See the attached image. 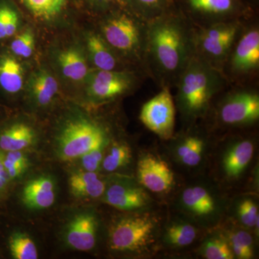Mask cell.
Instances as JSON below:
<instances>
[{"mask_svg": "<svg viewBox=\"0 0 259 259\" xmlns=\"http://www.w3.org/2000/svg\"><path fill=\"white\" fill-rule=\"evenodd\" d=\"M194 50V26L175 4L148 23L145 72L161 88H175Z\"/></svg>", "mask_w": 259, "mask_h": 259, "instance_id": "obj_1", "label": "cell"}, {"mask_svg": "<svg viewBox=\"0 0 259 259\" xmlns=\"http://www.w3.org/2000/svg\"><path fill=\"white\" fill-rule=\"evenodd\" d=\"M228 84L222 71L194 54L175 86L181 112L191 119L203 115L212 97Z\"/></svg>", "mask_w": 259, "mask_h": 259, "instance_id": "obj_2", "label": "cell"}, {"mask_svg": "<svg viewBox=\"0 0 259 259\" xmlns=\"http://www.w3.org/2000/svg\"><path fill=\"white\" fill-rule=\"evenodd\" d=\"M148 23L124 8L109 16L102 25L104 40L114 51L134 61L146 77L144 61Z\"/></svg>", "mask_w": 259, "mask_h": 259, "instance_id": "obj_3", "label": "cell"}, {"mask_svg": "<svg viewBox=\"0 0 259 259\" xmlns=\"http://www.w3.org/2000/svg\"><path fill=\"white\" fill-rule=\"evenodd\" d=\"M248 20H231L194 27L195 55L222 71L233 44Z\"/></svg>", "mask_w": 259, "mask_h": 259, "instance_id": "obj_4", "label": "cell"}, {"mask_svg": "<svg viewBox=\"0 0 259 259\" xmlns=\"http://www.w3.org/2000/svg\"><path fill=\"white\" fill-rule=\"evenodd\" d=\"M251 19L245 22L223 66V74L229 83L244 84L258 74L259 28Z\"/></svg>", "mask_w": 259, "mask_h": 259, "instance_id": "obj_5", "label": "cell"}, {"mask_svg": "<svg viewBox=\"0 0 259 259\" xmlns=\"http://www.w3.org/2000/svg\"><path fill=\"white\" fill-rule=\"evenodd\" d=\"M193 24L202 27L220 22L253 18L255 10L243 0H173Z\"/></svg>", "mask_w": 259, "mask_h": 259, "instance_id": "obj_6", "label": "cell"}, {"mask_svg": "<svg viewBox=\"0 0 259 259\" xmlns=\"http://www.w3.org/2000/svg\"><path fill=\"white\" fill-rule=\"evenodd\" d=\"M106 144V135L102 127L93 121L78 119L69 121L61 129L56 141V151L61 159L73 161Z\"/></svg>", "mask_w": 259, "mask_h": 259, "instance_id": "obj_7", "label": "cell"}, {"mask_svg": "<svg viewBox=\"0 0 259 259\" xmlns=\"http://www.w3.org/2000/svg\"><path fill=\"white\" fill-rule=\"evenodd\" d=\"M156 228V221L147 214L121 218L110 230V248L121 253H141L153 243Z\"/></svg>", "mask_w": 259, "mask_h": 259, "instance_id": "obj_8", "label": "cell"}, {"mask_svg": "<svg viewBox=\"0 0 259 259\" xmlns=\"http://www.w3.org/2000/svg\"><path fill=\"white\" fill-rule=\"evenodd\" d=\"M176 107L171 90L161 91L143 105L140 120L153 134L162 139H171L175 132Z\"/></svg>", "mask_w": 259, "mask_h": 259, "instance_id": "obj_9", "label": "cell"}, {"mask_svg": "<svg viewBox=\"0 0 259 259\" xmlns=\"http://www.w3.org/2000/svg\"><path fill=\"white\" fill-rule=\"evenodd\" d=\"M218 117L226 125L253 123L259 118L258 93L245 88L231 92L220 105Z\"/></svg>", "mask_w": 259, "mask_h": 259, "instance_id": "obj_10", "label": "cell"}, {"mask_svg": "<svg viewBox=\"0 0 259 259\" xmlns=\"http://www.w3.org/2000/svg\"><path fill=\"white\" fill-rule=\"evenodd\" d=\"M132 71H102L93 75L90 83V95L97 100H111L124 95L139 82L138 76Z\"/></svg>", "mask_w": 259, "mask_h": 259, "instance_id": "obj_11", "label": "cell"}, {"mask_svg": "<svg viewBox=\"0 0 259 259\" xmlns=\"http://www.w3.org/2000/svg\"><path fill=\"white\" fill-rule=\"evenodd\" d=\"M138 178L141 185L155 193L168 192L174 184V174L168 163L151 154L139 160Z\"/></svg>", "mask_w": 259, "mask_h": 259, "instance_id": "obj_12", "label": "cell"}, {"mask_svg": "<svg viewBox=\"0 0 259 259\" xmlns=\"http://www.w3.org/2000/svg\"><path fill=\"white\" fill-rule=\"evenodd\" d=\"M97 221L93 213L80 212L71 218L66 225L64 239L72 249L89 251L96 245Z\"/></svg>", "mask_w": 259, "mask_h": 259, "instance_id": "obj_13", "label": "cell"}, {"mask_svg": "<svg viewBox=\"0 0 259 259\" xmlns=\"http://www.w3.org/2000/svg\"><path fill=\"white\" fill-rule=\"evenodd\" d=\"M103 199L107 204L122 211H134L144 208L149 199L141 187L127 182H116L106 187Z\"/></svg>", "mask_w": 259, "mask_h": 259, "instance_id": "obj_14", "label": "cell"}, {"mask_svg": "<svg viewBox=\"0 0 259 259\" xmlns=\"http://www.w3.org/2000/svg\"><path fill=\"white\" fill-rule=\"evenodd\" d=\"M22 200L30 209L40 210L51 207L56 200L54 179L49 175H42L28 181L24 186Z\"/></svg>", "mask_w": 259, "mask_h": 259, "instance_id": "obj_15", "label": "cell"}, {"mask_svg": "<svg viewBox=\"0 0 259 259\" xmlns=\"http://www.w3.org/2000/svg\"><path fill=\"white\" fill-rule=\"evenodd\" d=\"M71 193L76 198L97 199L103 196L106 185L97 172L76 171L69 177Z\"/></svg>", "mask_w": 259, "mask_h": 259, "instance_id": "obj_16", "label": "cell"}, {"mask_svg": "<svg viewBox=\"0 0 259 259\" xmlns=\"http://www.w3.org/2000/svg\"><path fill=\"white\" fill-rule=\"evenodd\" d=\"M253 150V143L249 140L233 145L223 158V166L227 176L231 178L239 177L251 161Z\"/></svg>", "mask_w": 259, "mask_h": 259, "instance_id": "obj_17", "label": "cell"}, {"mask_svg": "<svg viewBox=\"0 0 259 259\" xmlns=\"http://www.w3.org/2000/svg\"><path fill=\"white\" fill-rule=\"evenodd\" d=\"M35 131L25 123H17L0 134V149L4 151H24L35 143Z\"/></svg>", "mask_w": 259, "mask_h": 259, "instance_id": "obj_18", "label": "cell"}, {"mask_svg": "<svg viewBox=\"0 0 259 259\" xmlns=\"http://www.w3.org/2000/svg\"><path fill=\"white\" fill-rule=\"evenodd\" d=\"M88 48L93 64L98 70L118 71L119 59L101 35L91 34L88 37Z\"/></svg>", "mask_w": 259, "mask_h": 259, "instance_id": "obj_19", "label": "cell"}, {"mask_svg": "<svg viewBox=\"0 0 259 259\" xmlns=\"http://www.w3.org/2000/svg\"><path fill=\"white\" fill-rule=\"evenodd\" d=\"M182 200L186 208L197 215H209L215 209V202L211 194L199 186L186 189Z\"/></svg>", "mask_w": 259, "mask_h": 259, "instance_id": "obj_20", "label": "cell"}, {"mask_svg": "<svg viewBox=\"0 0 259 259\" xmlns=\"http://www.w3.org/2000/svg\"><path fill=\"white\" fill-rule=\"evenodd\" d=\"M126 8L139 18L150 22L171 8L173 0H123Z\"/></svg>", "mask_w": 259, "mask_h": 259, "instance_id": "obj_21", "label": "cell"}, {"mask_svg": "<svg viewBox=\"0 0 259 259\" xmlns=\"http://www.w3.org/2000/svg\"><path fill=\"white\" fill-rule=\"evenodd\" d=\"M23 69L18 61L6 57L0 62V85L11 94L18 93L23 88Z\"/></svg>", "mask_w": 259, "mask_h": 259, "instance_id": "obj_22", "label": "cell"}, {"mask_svg": "<svg viewBox=\"0 0 259 259\" xmlns=\"http://www.w3.org/2000/svg\"><path fill=\"white\" fill-rule=\"evenodd\" d=\"M63 74L73 81H81L86 77L88 65L84 58L78 51L69 49L61 53L59 57Z\"/></svg>", "mask_w": 259, "mask_h": 259, "instance_id": "obj_23", "label": "cell"}, {"mask_svg": "<svg viewBox=\"0 0 259 259\" xmlns=\"http://www.w3.org/2000/svg\"><path fill=\"white\" fill-rule=\"evenodd\" d=\"M58 91V83L54 76L42 71L37 75L32 84L34 100L40 106H47L54 100Z\"/></svg>", "mask_w": 259, "mask_h": 259, "instance_id": "obj_24", "label": "cell"}, {"mask_svg": "<svg viewBox=\"0 0 259 259\" xmlns=\"http://www.w3.org/2000/svg\"><path fill=\"white\" fill-rule=\"evenodd\" d=\"M204 143L197 136H189L177 149V156L180 161L188 166H195L202 160Z\"/></svg>", "mask_w": 259, "mask_h": 259, "instance_id": "obj_25", "label": "cell"}, {"mask_svg": "<svg viewBox=\"0 0 259 259\" xmlns=\"http://www.w3.org/2000/svg\"><path fill=\"white\" fill-rule=\"evenodd\" d=\"M10 253L15 259H37L38 251L36 245L26 233H15L9 240Z\"/></svg>", "mask_w": 259, "mask_h": 259, "instance_id": "obj_26", "label": "cell"}, {"mask_svg": "<svg viewBox=\"0 0 259 259\" xmlns=\"http://www.w3.org/2000/svg\"><path fill=\"white\" fill-rule=\"evenodd\" d=\"M132 158L131 148L125 144H115L104 156L102 167L104 171L113 172L128 164Z\"/></svg>", "mask_w": 259, "mask_h": 259, "instance_id": "obj_27", "label": "cell"}, {"mask_svg": "<svg viewBox=\"0 0 259 259\" xmlns=\"http://www.w3.org/2000/svg\"><path fill=\"white\" fill-rule=\"evenodd\" d=\"M30 12L37 18L50 20L64 9L66 0H23Z\"/></svg>", "mask_w": 259, "mask_h": 259, "instance_id": "obj_28", "label": "cell"}, {"mask_svg": "<svg viewBox=\"0 0 259 259\" xmlns=\"http://www.w3.org/2000/svg\"><path fill=\"white\" fill-rule=\"evenodd\" d=\"M197 237L194 226L187 223H175L168 227L166 240L168 244L176 247L187 246L193 243Z\"/></svg>", "mask_w": 259, "mask_h": 259, "instance_id": "obj_29", "label": "cell"}, {"mask_svg": "<svg viewBox=\"0 0 259 259\" xmlns=\"http://www.w3.org/2000/svg\"><path fill=\"white\" fill-rule=\"evenodd\" d=\"M231 248L234 256L241 259H249L253 254V239L248 232L238 231L232 233Z\"/></svg>", "mask_w": 259, "mask_h": 259, "instance_id": "obj_30", "label": "cell"}, {"mask_svg": "<svg viewBox=\"0 0 259 259\" xmlns=\"http://www.w3.org/2000/svg\"><path fill=\"white\" fill-rule=\"evenodd\" d=\"M202 253L207 259H233L235 257L231 245L221 238H212L206 242Z\"/></svg>", "mask_w": 259, "mask_h": 259, "instance_id": "obj_31", "label": "cell"}, {"mask_svg": "<svg viewBox=\"0 0 259 259\" xmlns=\"http://www.w3.org/2000/svg\"><path fill=\"white\" fill-rule=\"evenodd\" d=\"M34 35L30 30L23 32L15 37L11 44V50L15 55L28 58L32 55L34 49Z\"/></svg>", "mask_w": 259, "mask_h": 259, "instance_id": "obj_32", "label": "cell"}, {"mask_svg": "<svg viewBox=\"0 0 259 259\" xmlns=\"http://www.w3.org/2000/svg\"><path fill=\"white\" fill-rule=\"evenodd\" d=\"M105 146L106 144L93 148L78 158L82 170L92 172L98 171L99 168L102 166V161L105 156L104 149Z\"/></svg>", "mask_w": 259, "mask_h": 259, "instance_id": "obj_33", "label": "cell"}, {"mask_svg": "<svg viewBox=\"0 0 259 259\" xmlns=\"http://www.w3.org/2000/svg\"><path fill=\"white\" fill-rule=\"evenodd\" d=\"M239 217L245 226L258 227V211L256 204L251 199H245L239 205Z\"/></svg>", "mask_w": 259, "mask_h": 259, "instance_id": "obj_34", "label": "cell"}, {"mask_svg": "<svg viewBox=\"0 0 259 259\" xmlns=\"http://www.w3.org/2000/svg\"><path fill=\"white\" fill-rule=\"evenodd\" d=\"M3 163L6 170L13 167H22L28 169L30 166L28 156L23 151H7L3 157Z\"/></svg>", "mask_w": 259, "mask_h": 259, "instance_id": "obj_35", "label": "cell"}, {"mask_svg": "<svg viewBox=\"0 0 259 259\" xmlns=\"http://www.w3.org/2000/svg\"><path fill=\"white\" fill-rule=\"evenodd\" d=\"M18 25V16L14 10L10 8L6 22V37L14 35Z\"/></svg>", "mask_w": 259, "mask_h": 259, "instance_id": "obj_36", "label": "cell"}, {"mask_svg": "<svg viewBox=\"0 0 259 259\" xmlns=\"http://www.w3.org/2000/svg\"><path fill=\"white\" fill-rule=\"evenodd\" d=\"M3 157H4V154L0 151V194L6 189L8 182L10 180L6 169H5L4 163H3Z\"/></svg>", "mask_w": 259, "mask_h": 259, "instance_id": "obj_37", "label": "cell"}, {"mask_svg": "<svg viewBox=\"0 0 259 259\" xmlns=\"http://www.w3.org/2000/svg\"><path fill=\"white\" fill-rule=\"evenodd\" d=\"M9 9L7 6L0 8V39L6 37V22Z\"/></svg>", "mask_w": 259, "mask_h": 259, "instance_id": "obj_38", "label": "cell"}, {"mask_svg": "<svg viewBox=\"0 0 259 259\" xmlns=\"http://www.w3.org/2000/svg\"><path fill=\"white\" fill-rule=\"evenodd\" d=\"M94 1L97 2L101 5H107V6H114V5H115L118 8H127L123 0H94Z\"/></svg>", "mask_w": 259, "mask_h": 259, "instance_id": "obj_39", "label": "cell"}, {"mask_svg": "<svg viewBox=\"0 0 259 259\" xmlns=\"http://www.w3.org/2000/svg\"><path fill=\"white\" fill-rule=\"evenodd\" d=\"M243 1L245 2L248 6H250V8H253V10L256 11V8L258 7V0H243Z\"/></svg>", "mask_w": 259, "mask_h": 259, "instance_id": "obj_40", "label": "cell"}]
</instances>
